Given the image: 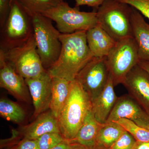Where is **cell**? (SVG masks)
<instances>
[{
	"label": "cell",
	"mask_w": 149,
	"mask_h": 149,
	"mask_svg": "<svg viewBox=\"0 0 149 149\" xmlns=\"http://www.w3.org/2000/svg\"><path fill=\"white\" fill-rule=\"evenodd\" d=\"M86 32L61 33L60 54L57 61L47 70L51 77L73 81L80 70L94 57L88 47Z\"/></svg>",
	"instance_id": "6da1fadb"
},
{
	"label": "cell",
	"mask_w": 149,
	"mask_h": 149,
	"mask_svg": "<svg viewBox=\"0 0 149 149\" xmlns=\"http://www.w3.org/2000/svg\"><path fill=\"white\" fill-rule=\"evenodd\" d=\"M91 108V100L80 83L75 80L71 81L69 96L58 119L65 139L71 141L75 138Z\"/></svg>",
	"instance_id": "7a4b0ae2"
},
{
	"label": "cell",
	"mask_w": 149,
	"mask_h": 149,
	"mask_svg": "<svg viewBox=\"0 0 149 149\" xmlns=\"http://www.w3.org/2000/svg\"><path fill=\"white\" fill-rule=\"evenodd\" d=\"M33 35L32 13L17 0H11L8 17L1 28L0 50L6 52L19 47Z\"/></svg>",
	"instance_id": "3957f363"
},
{
	"label": "cell",
	"mask_w": 149,
	"mask_h": 149,
	"mask_svg": "<svg viewBox=\"0 0 149 149\" xmlns=\"http://www.w3.org/2000/svg\"><path fill=\"white\" fill-rule=\"evenodd\" d=\"M132 9L118 0H106L96 10L98 23L117 42L133 37L130 21Z\"/></svg>",
	"instance_id": "277c9868"
},
{
	"label": "cell",
	"mask_w": 149,
	"mask_h": 149,
	"mask_svg": "<svg viewBox=\"0 0 149 149\" xmlns=\"http://www.w3.org/2000/svg\"><path fill=\"white\" fill-rule=\"evenodd\" d=\"M34 35L37 52L47 70L57 60L61 51V33L54 27L52 20L40 13H32Z\"/></svg>",
	"instance_id": "5b68a950"
},
{
	"label": "cell",
	"mask_w": 149,
	"mask_h": 149,
	"mask_svg": "<svg viewBox=\"0 0 149 149\" xmlns=\"http://www.w3.org/2000/svg\"><path fill=\"white\" fill-rule=\"evenodd\" d=\"M41 14L55 22L57 29L61 34L87 31L98 24L96 11H80L79 8L71 7L64 1Z\"/></svg>",
	"instance_id": "8992f818"
},
{
	"label": "cell",
	"mask_w": 149,
	"mask_h": 149,
	"mask_svg": "<svg viewBox=\"0 0 149 149\" xmlns=\"http://www.w3.org/2000/svg\"><path fill=\"white\" fill-rule=\"evenodd\" d=\"M106 60L115 87L123 84L128 72L140 61L138 46L134 38L117 41L106 56Z\"/></svg>",
	"instance_id": "52a82bcc"
},
{
	"label": "cell",
	"mask_w": 149,
	"mask_h": 149,
	"mask_svg": "<svg viewBox=\"0 0 149 149\" xmlns=\"http://www.w3.org/2000/svg\"><path fill=\"white\" fill-rule=\"evenodd\" d=\"M2 51L6 60L25 79L38 77L47 71L37 52L34 35L22 45Z\"/></svg>",
	"instance_id": "ba28073f"
},
{
	"label": "cell",
	"mask_w": 149,
	"mask_h": 149,
	"mask_svg": "<svg viewBox=\"0 0 149 149\" xmlns=\"http://www.w3.org/2000/svg\"><path fill=\"white\" fill-rule=\"evenodd\" d=\"M109 75L106 57H94L80 70L75 80L80 83L92 102L105 87Z\"/></svg>",
	"instance_id": "9c48e42d"
},
{
	"label": "cell",
	"mask_w": 149,
	"mask_h": 149,
	"mask_svg": "<svg viewBox=\"0 0 149 149\" xmlns=\"http://www.w3.org/2000/svg\"><path fill=\"white\" fill-rule=\"evenodd\" d=\"M0 86L21 102L29 103L30 101L28 86L25 79L6 60L0 50Z\"/></svg>",
	"instance_id": "30bf717a"
},
{
	"label": "cell",
	"mask_w": 149,
	"mask_h": 149,
	"mask_svg": "<svg viewBox=\"0 0 149 149\" xmlns=\"http://www.w3.org/2000/svg\"><path fill=\"white\" fill-rule=\"evenodd\" d=\"M120 118L132 120L146 129L149 126V114L128 94L118 97L107 122L115 121Z\"/></svg>",
	"instance_id": "8fae6325"
},
{
	"label": "cell",
	"mask_w": 149,
	"mask_h": 149,
	"mask_svg": "<svg viewBox=\"0 0 149 149\" xmlns=\"http://www.w3.org/2000/svg\"><path fill=\"white\" fill-rule=\"evenodd\" d=\"M34 107L33 117L49 109L52 96V77L47 71L38 77L25 79Z\"/></svg>",
	"instance_id": "7c38bea8"
},
{
	"label": "cell",
	"mask_w": 149,
	"mask_h": 149,
	"mask_svg": "<svg viewBox=\"0 0 149 149\" xmlns=\"http://www.w3.org/2000/svg\"><path fill=\"white\" fill-rule=\"evenodd\" d=\"M128 95L149 114V75L139 65L126 75L123 83Z\"/></svg>",
	"instance_id": "4fadbf2b"
},
{
	"label": "cell",
	"mask_w": 149,
	"mask_h": 149,
	"mask_svg": "<svg viewBox=\"0 0 149 149\" xmlns=\"http://www.w3.org/2000/svg\"><path fill=\"white\" fill-rule=\"evenodd\" d=\"M19 132L23 139L29 140H37L47 133H61L58 120L50 110L39 115L32 123L21 128Z\"/></svg>",
	"instance_id": "5bb4252c"
},
{
	"label": "cell",
	"mask_w": 149,
	"mask_h": 149,
	"mask_svg": "<svg viewBox=\"0 0 149 149\" xmlns=\"http://www.w3.org/2000/svg\"><path fill=\"white\" fill-rule=\"evenodd\" d=\"M113 81L110 74L104 90L93 102L92 110L96 119L101 123H105L118 97L115 92Z\"/></svg>",
	"instance_id": "9a60e30c"
},
{
	"label": "cell",
	"mask_w": 149,
	"mask_h": 149,
	"mask_svg": "<svg viewBox=\"0 0 149 149\" xmlns=\"http://www.w3.org/2000/svg\"><path fill=\"white\" fill-rule=\"evenodd\" d=\"M130 21L133 38L138 46L140 61H149V24L139 11L133 8Z\"/></svg>",
	"instance_id": "2e32d148"
},
{
	"label": "cell",
	"mask_w": 149,
	"mask_h": 149,
	"mask_svg": "<svg viewBox=\"0 0 149 149\" xmlns=\"http://www.w3.org/2000/svg\"><path fill=\"white\" fill-rule=\"evenodd\" d=\"M86 38L89 49L95 57L107 56L117 42L98 24L87 31Z\"/></svg>",
	"instance_id": "e0dca14e"
},
{
	"label": "cell",
	"mask_w": 149,
	"mask_h": 149,
	"mask_svg": "<svg viewBox=\"0 0 149 149\" xmlns=\"http://www.w3.org/2000/svg\"><path fill=\"white\" fill-rule=\"evenodd\" d=\"M103 124L97 120L91 108L87 113L76 137L69 142L88 146H95L97 136Z\"/></svg>",
	"instance_id": "ac0fdd59"
},
{
	"label": "cell",
	"mask_w": 149,
	"mask_h": 149,
	"mask_svg": "<svg viewBox=\"0 0 149 149\" xmlns=\"http://www.w3.org/2000/svg\"><path fill=\"white\" fill-rule=\"evenodd\" d=\"M52 96L49 109L58 119L69 96L71 81L58 77H52Z\"/></svg>",
	"instance_id": "d6986e66"
},
{
	"label": "cell",
	"mask_w": 149,
	"mask_h": 149,
	"mask_svg": "<svg viewBox=\"0 0 149 149\" xmlns=\"http://www.w3.org/2000/svg\"><path fill=\"white\" fill-rule=\"evenodd\" d=\"M125 131L116 122H106L99 131L95 146L101 148L109 149Z\"/></svg>",
	"instance_id": "ffe728a7"
},
{
	"label": "cell",
	"mask_w": 149,
	"mask_h": 149,
	"mask_svg": "<svg viewBox=\"0 0 149 149\" xmlns=\"http://www.w3.org/2000/svg\"><path fill=\"white\" fill-rule=\"evenodd\" d=\"M0 115L6 120L17 124L24 122L26 116L25 111L18 104L5 98L0 100Z\"/></svg>",
	"instance_id": "44dd1931"
},
{
	"label": "cell",
	"mask_w": 149,
	"mask_h": 149,
	"mask_svg": "<svg viewBox=\"0 0 149 149\" xmlns=\"http://www.w3.org/2000/svg\"><path fill=\"white\" fill-rule=\"evenodd\" d=\"M115 122L121 125L138 142H149V130L148 129L141 127L132 120L125 118H120Z\"/></svg>",
	"instance_id": "7402d4cb"
},
{
	"label": "cell",
	"mask_w": 149,
	"mask_h": 149,
	"mask_svg": "<svg viewBox=\"0 0 149 149\" xmlns=\"http://www.w3.org/2000/svg\"><path fill=\"white\" fill-rule=\"evenodd\" d=\"M32 13L42 14L54 7L63 0H17Z\"/></svg>",
	"instance_id": "603a6c76"
},
{
	"label": "cell",
	"mask_w": 149,
	"mask_h": 149,
	"mask_svg": "<svg viewBox=\"0 0 149 149\" xmlns=\"http://www.w3.org/2000/svg\"><path fill=\"white\" fill-rule=\"evenodd\" d=\"M65 140L61 133L52 132L44 134L37 141L40 149H51Z\"/></svg>",
	"instance_id": "cb8c5ba5"
},
{
	"label": "cell",
	"mask_w": 149,
	"mask_h": 149,
	"mask_svg": "<svg viewBox=\"0 0 149 149\" xmlns=\"http://www.w3.org/2000/svg\"><path fill=\"white\" fill-rule=\"evenodd\" d=\"M137 141L126 130L109 149H133Z\"/></svg>",
	"instance_id": "d4e9b609"
},
{
	"label": "cell",
	"mask_w": 149,
	"mask_h": 149,
	"mask_svg": "<svg viewBox=\"0 0 149 149\" xmlns=\"http://www.w3.org/2000/svg\"><path fill=\"white\" fill-rule=\"evenodd\" d=\"M139 11L149 19V0H118Z\"/></svg>",
	"instance_id": "484cf974"
},
{
	"label": "cell",
	"mask_w": 149,
	"mask_h": 149,
	"mask_svg": "<svg viewBox=\"0 0 149 149\" xmlns=\"http://www.w3.org/2000/svg\"><path fill=\"white\" fill-rule=\"evenodd\" d=\"M11 0H0V28L3 27L10 13Z\"/></svg>",
	"instance_id": "4316f807"
},
{
	"label": "cell",
	"mask_w": 149,
	"mask_h": 149,
	"mask_svg": "<svg viewBox=\"0 0 149 149\" xmlns=\"http://www.w3.org/2000/svg\"><path fill=\"white\" fill-rule=\"evenodd\" d=\"M10 149H40L37 140L22 139Z\"/></svg>",
	"instance_id": "83f0119b"
},
{
	"label": "cell",
	"mask_w": 149,
	"mask_h": 149,
	"mask_svg": "<svg viewBox=\"0 0 149 149\" xmlns=\"http://www.w3.org/2000/svg\"><path fill=\"white\" fill-rule=\"evenodd\" d=\"M106 0H74L75 7L79 8L80 6H86L95 9L96 10Z\"/></svg>",
	"instance_id": "f1b7e54d"
},
{
	"label": "cell",
	"mask_w": 149,
	"mask_h": 149,
	"mask_svg": "<svg viewBox=\"0 0 149 149\" xmlns=\"http://www.w3.org/2000/svg\"><path fill=\"white\" fill-rule=\"evenodd\" d=\"M71 147L70 149H104L95 146H83L80 144L75 143H70Z\"/></svg>",
	"instance_id": "f546056e"
},
{
	"label": "cell",
	"mask_w": 149,
	"mask_h": 149,
	"mask_svg": "<svg viewBox=\"0 0 149 149\" xmlns=\"http://www.w3.org/2000/svg\"><path fill=\"white\" fill-rule=\"evenodd\" d=\"M71 143L69 141L65 140L51 149H70Z\"/></svg>",
	"instance_id": "4dcf8cb0"
},
{
	"label": "cell",
	"mask_w": 149,
	"mask_h": 149,
	"mask_svg": "<svg viewBox=\"0 0 149 149\" xmlns=\"http://www.w3.org/2000/svg\"><path fill=\"white\" fill-rule=\"evenodd\" d=\"M133 149H149V142H141L137 141Z\"/></svg>",
	"instance_id": "1f68e13d"
},
{
	"label": "cell",
	"mask_w": 149,
	"mask_h": 149,
	"mask_svg": "<svg viewBox=\"0 0 149 149\" xmlns=\"http://www.w3.org/2000/svg\"><path fill=\"white\" fill-rule=\"evenodd\" d=\"M138 65L143 68L149 75V61H140Z\"/></svg>",
	"instance_id": "d6a6232c"
},
{
	"label": "cell",
	"mask_w": 149,
	"mask_h": 149,
	"mask_svg": "<svg viewBox=\"0 0 149 149\" xmlns=\"http://www.w3.org/2000/svg\"><path fill=\"white\" fill-rule=\"evenodd\" d=\"M148 130H149V127H148Z\"/></svg>",
	"instance_id": "836d02e7"
},
{
	"label": "cell",
	"mask_w": 149,
	"mask_h": 149,
	"mask_svg": "<svg viewBox=\"0 0 149 149\" xmlns=\"http://www.w3.org/2000/svg\"></svg>",
	"instance_id": "e575fe53"
}]
</instances>
